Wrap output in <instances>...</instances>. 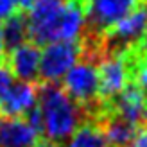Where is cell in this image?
<instances>
[{"label":"cell","mask_w":147,"mask_h":147,"mask_svg":"<svg viewBox=\"0 0 147 147\" xmlns=\"http://www.w3.org/2000/svg\"><path fill=\"white\" fill-rule=\"evenodd\" d=\"M38 108L41 113V133L49 144L67 142L81 124V106L57 84L38 86Z\"/></svg>","instance_id":"1"},{"label":"cell","mask_w":147,"mask_h":147,"mask_svg":"<svg viewBox=\"0 0 147 147\" xmlns=\"http://www.w3.org/2000/svg\"><path fill=\"white\" fill-rule=\"evenodd\" d=\"M147 31V4H140L102 36L106 54H126L133 50Z\"/></svg>","instance_id":"2"},{"label":"cell","mask_w":147,"mask_h":147,"mask_svg":"<svg viewBox=\"0 0 147 147\" xmlns=\"http://www.w3.org/2000/svg\"><path fill=\"white\" fill-rule=\"evenodd\" d=\"M83 4L86 36L102 38L117 22L140 5V0H84Z\"/></svg>","instance_id":"3"},{"label":"cell","mask_w":147,"mask_h":147,"mask_svg":"<svg viewBox=\"0 0 147 147\" xmlns=\"http://www.w3.org/2000/svg\"><path fill=\"white\" fill-rule=\"evenodd\" d=\"M81 47L76 41H54L45 45L40 54V74L45 84H57L67 72L79 61Z\"/></svg>","instance_id":"4"},{"label":"cell","mask_w":147,"mask_h":147,"mask_svg":"<svg viewBox=\"0 0 147 147\" xmlns=\"http://www.w3.org/2000/svg\"><path fill=\"white\" fill-rule=\"evenodd\" d=\"M63 90L67 95L77 102L83 109L88 104H95L99 100V72L97 65L92 59L83 57L67 72L63 77Z\"/></svg>","instance_id":"5"},{"label":"cell","mask_w":147,"mask_h":147,"mask_svg":"<svg viewBox=\"0 0 147 147\" xmlns=\"http://www.w3.org/2000/svg\"><path fill=\"white\" fill-rule=\"evenodd\" d=\"M67 0H38L31 9L27 18L29 38L34 45H49L57 40V25Z\"/></svg>","instance_id":"6"},{"label":"cell","mask_w":147,"mask_h":147,"mask_svg":"<svg viewBox=\"0 0 147 147\" xmlns=\"http://www.w3.org/2000/svg\"><path fill=\"white\" fill-rule=\"evenodd\" d=\"M131 50L126 54H106L99 61V100L108 104L120 95L131 79Z\"/></svg>","instance_id":"7"},{"label":"cell","mask_w":147,"mask_h":147,"mask_svg":"<svg viewBox=\"0 0 147 147\" xmlns=\"http://www.w3.org/2000/svg\"><path fill=\"white\" fill-rule=\"evenodd\" d=\"M106 109L119 119L133 124L135 127L147 126V95L133 83L127 84L126 90L111 102H108Z\"/></svg>","instance_id":"8"},{"label":"cell","mask_w":147,"mask_h":147,"mask_svg":"<svg viewBox=\"0 0 147 147\" xmlns=\"http://www.w3.org/2000/svg\"><path fill=\"white\" fill-rule=\"evenodd\" d=\"M41 133L24 117L0 115V147H40Z\"/></svg>","instance_id":"9"},{"label":"cell","mask_w":147,"mask_h":147,"mask_svg":"<svg viewBox=\"0 0 147 147\" xmlns=\"http://www.w3.org/2000/svg\"><path fill=\"white\" fill-rule=\"evenodd\" d=\"M38 104V84L36 83H13V86L0 97L2 117H24Z\"/></svg>","instance_id":"10"},{"label":"cell","mask_w":147,"mask_h":147,"mask_svg":"<svg viewBox=\"0 0 147 147\" xmlns=\"http://www.w3.org/2000/svg\"><path fill=\"white\" fill-rule=\"evenodd\" d=\"M40 54L41 50L32 41H25L24 45L13 49L7 59V68L13 77L24 83H36L40 74Z\"/></svg>","instance_id":"11"},{"label":"cell","mask_w":147,"mask_h":147,"mask_svg":"<svg viewBox=\"0 0 147 147\" xmlns=\"http://www.w3.org/2000/svg\"><path fill=\"white\" fill-rule=\"evenodd\" d=\"M97 126L100 127L109 147H131V142L138 129L113 113H100Z\"/></svg>","instance_id":"12"},{"label":"cell","mask_w":147,"mask_h":147,"mask_svg":"<svg viewBox=\"0 0 147 147\" xmlns=\"http://www.w3.org/2000/svg\"><path fill=\"white\" fill-rule=\"evenodd\" d=\"M2 40H4V47L5 50L16 49L20 45H24L29 38V29H27V18L24 14H13L11 18L4 20L2 24Z\"/></svg>","instance_id":"13"},{"label":"cell","mask_w":147,"mask_h":147,"mask_svg":"<svg viewBox=\"0 0 147 147\" xmlns=\"http://www.w3.org/2000/svg\"><path fill=\"white\" fill-rule=\"evenodd\" d=\"M67 147H109L97 122L79 126L67 140Z\"/></svg>","instance_id":"14"},{"label":"cell","mask_w":147,"mask_h":147,"mask_svg":"<svg viewBox=\"0 0 147 147\" xmlns=\"http://www.w3.org/2000/svg\"><path fill=\"white\" fill-rule=\"evenodd\" d=\"M129 59H131V79H133V84L138 86L147 95V59L136 57L133 54V50L129 54Z\"/></svg>","instance_id":"15"},{"label":"cell","mask_w":147,"mask_h":147,"mask_svg":"<svg viewBox=\"0 0 147 147\" xmlns=\"http://www.w3.org/2000/svg\"><path fill=\"white\" fill-rule=\"evenodd\" d=\"M13 83H14V77H13L11 70L7 68V65L0 63V97L13 86Z\"/></svg>","instance_id":"16"},{"label":"cell","mask_w":147,"mask_h":147,"mask_svg":"<svg viewBox=\"0 0 147 147\" xmlns=\"http://www.w3.org/2000/svg\"><path fill=\"white\" fill-rule=\"evenodd\" d=\"M16 9H18L16 0H0V24L11 18L13 14H16Z\"/></svg>","instance_id":"17"},{"label":"cell","mask_w":147,"mask_h":147,"mask_svg":"<svg viewBox=\"0 0 147 147\" xmlns=\"http://www.w3.org/2000/svg\"><path fill=\"white\" fill-rule=\"evenodd\" d=\"M131 147H147V126L136 129V135L131 142Z\"/></svg>","instance_id":"18"},{"label":"cell","mask_w":147,"mask_h":147,"mask_svg":"<svg viewBox=\"0 0 147 147\" xmlns=\"http://www.w3.org/2000/svg\"><path fill=\"white\" fill-rule=\"evenodd\" d=\"M133 54L136 57H142V59H147V31L144 32L142 40L138 41V45L133 49Z\"/></svg>","instance_id":"19"},{"label":"cell","mask_w":147,"mask_h":147,"mask_svg":"<svg viewBox=\"0 0 147 147\" xmlns=\"http://www.w3.org/2000/svg\"><path fill=\"white\" fill-rule=\"evenodd\" d=\"M16 2H18V7H22V9H27V11H29L36 2H38V0H16Z\"/></svg>","instance_id":"20"},{"label":"cell","mask_w":147,"mask_h":147,"mask_svg":"<svg viewBox=\"0 0 147 147\" xmlns=\"http://www.w3.org/2000/svg\"><path fill=\"white\" fill-rule=\"evenodd\" d=\"M4 54H5V47H4V40H2V27H0V63L4 59Z\"/></svg>","instance_id":"21"},{"label":"cell","mask_w":147,"mask_h":147,"mask_svg":"<svg viewBox=\"0 0 147 147\" xmlns=\"http://www.w3.org/2000/svg\"><path fill=\"white\" fill-rule=\"evenodd\" d=\"M40 147H57V145H54V144H49V142H47V144H41Z\"/></svg>","instance_id":"22"},{"label":"cell","mask_w":147,"mask_h":147,"mask_svg":"<svg viewBox=\"0 0 147 147\" xmlns=\"http://www.w3.org/2000/svg\"><path fill=\"white\" fill-rule=\"evenodd\" d=\"M81 2H84V0H81Z\"/></svg>","instance_id":"23"}]
</instances>
